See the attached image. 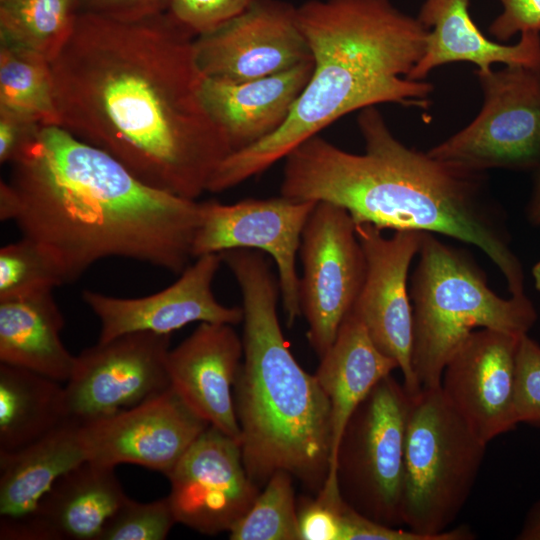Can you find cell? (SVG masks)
Returning <instances> with one entry per match:
<instances>
[{"label":"cell","instance_id":"17","mask_svg":"<svg viewBox=\"0 0 540 540\" xmlns=\"http://www.w3.org/2000/svg\"><path fill=\"white\" fill-rule=\"evenodd\" d=\"M520 338L494 329L474 330L442 373L440 387L445 398L487 444L519 424L514 386Z\"/></svg>","mask_w":540,"mask_h":540},{"label":"cell","instance_id":"39","mask_svg":"<svg viewBox=\"0 0 540 540\" xmlns=\"http://www.w3.org/2000/svg\"><path fill=\"white\" fill-rule=\"evenodd\" d=\"M527 218L531 224L540 226V164L536 168L534 185L527 206Z\"/></svg>","mask_w":540,"mask_h":540},{"label":"cell","instance_id":"40","mask_svg":"<svg viewBox=\"0 0 540 540\" xmlns=\"http://www.w3.org/2000/svg\"><path fill=\"white\" fill-rule=\"evenodd\" d=\"M532 275L535 283V288L540 292V261L534 265L532 269Z\"/></svg>","mask_w":540,"mask_h":540},{"label":"cell","instance_id":"16","mask_svg":"<svg viewBox=\"0 0 540 540\" xmlns=\"http://www.w3.org/2000/svg\"><path fill=\"white\" fill-rule=\"evenodd\" d=\"M209 423L170 386L145 401L80 424L87 461L135 464L166 476Z\"/></svg>","mask_w":540,"mask_h":540},{"label":"cell","instance_id":"30","mask_svg":"<svg viewBox=\"0 0 540 540\" xmlns=\"http://www.w3.org/2000/svg\"><path fill=\"white\" fill-rule=\"evenodd\" d=\"M64 282L42 248L30 239L0 249V301L52 292Z\"/></svg>","mask_w":540,"mask_h":540},{"label":"cell","instance_id":"11","mask_svg":"<svg viewBox=\"0 0 540 540\" xmlns=\"http://www.w3.org/2000/svg\"><path fill=\"white\" fill-rule=\"evenodd\" d=\"M316 201L281 197L244 199L234 204L200 202V221L192 257L231 249L269 254L277 267L282 305L288 326L301 315L300 278L296 269L301 236Z\"/></svg>","mask_w":540,"mask_h":540},{"label":"cell","instance_id":"38","mask_svg":"<svg viewBox=\"0 0 540 540\" xmlns=\"http://www.w3.org/2000/svg\"><path fill=\"white\" fill-rule=\"evenodd\" d=\"M516 539L540 540V498L528 509Z\"/></svg>","mask_w":540,"mask_h":540},{"label":"cell","instance_id":"31","mask_svg":"<svg viewBox=\"0 0 540 540\" xmlns=\"http://www.w3.org/2000/svg\"><path fill=\"white\" fill-rule=\"evenodd\" d=\"M175 523L168 497L147 503L127 497L105 524L99 540H164Z\"/></svg>","mask_w":540,"mask_h":540},{"label":"cell","instance_id":"29","mask_svg":"<svg viewBox=\"0 0 540 540\" xmlns=\"http://www.w3.org/2000/svg\"><path fill=\"white\" fill-rule=\"evenodd\" d=\"M293 476L271 475L248 512L228 531L231 540H300Z\"/></svg>","mask_w":540,"mask_h":540},{"label":"cell","instance_id":"37","mask_svg":"<svg viewBox=\"0 0 540 540\" xmlns=\"http://www.w3.org/2000/svg\"><path fill=\"white\" fill-rule=\"evenodd\" d=\"M40 125L0 109V162L12 163Z\"/></svg>","mask_w":540,"mask_h":540},{"label":"cell","instance_id":"10","mask_svg":"<svg viewBox=\"0 0 540 540\" xmlns=\"http://www.w3.org/2000/svg\"><path fill=\"white\" fill-rule=\"evenodd\" d=\"M299 254L301 315L308 324V341L321 357L352 310L366 274L364 252L348 211L316 202L302 232Z\"/></svg>","mask_w":540,"mask_h":540},{"label":"cell","instance_id":"18","mask_svg":"<svg viewBox=\"0 0 540 540\" xmlns=\"http://www.w3.org/2000/svg\"><path fill=\"white\" fill-rule=\"evenodd\" d=\"M169 287L139 298L85 290L83 301L100 321L98 342L133 332L170 334L192 322L243 321L242 307H228L214 296L212 283L223 263L220 253L195 258Z\"/></svg>","mask_w":540,"mask_h":540},{"label":"cell","instance_id":"28","mask_svg":"<svg viewBox=\"0 0 540 540\" xmlns=\"http://www.w3.org/2000/svg\"><path fill=\"white\" fill-rule=\"evenodd\" d=\"M78 0H0V36L50 63L70 38Z\"/></svg>","mask_w":540,"mask_h":540},{"label":"cell","instance_id":"27","mask_svg":"<svg viewBox=\"0 0 540 540\" xmlns=\"http://www.w3.org/2000/svg\"><path fill=\"white\" fill-rule=\"evenodd\" d=\"M0 109L40 126H60L51 63L1 36Z\"/></svg>","mask_w":540,"mask_h":540},{"label":"cell","instance_id":"6","mask_svg":"<svg viewBox=\"0 0 540 540\" xmlns=\"http://www.w3.org/2000/svg\"><path fill=\"white\" fill-rule=\"evenodd\" d=\"M411 278L412 365L421 388L440 386L451 355L474 330L528 334L537 312L524 294L503 298L464 251L424 232Z\"/></svg>","mask_w":540,"mask_h":540},{"label":"cell","instance_id":"9","mask_svg":"<svg viewBox=\"0 0 540 540\" xmlns=\"http://www.w3.org/2000/svg\"><path fill=\"white\" fill-rule=\"evenodd\" d=\"M483 93L477 116L428 150L435 159L470 171L527 170L540 164V70L505 66L474 70Z\"/></svg>","mask_w":540,"mask_h":540},{"label":"cell","instance_id":"4","mask_svg":"<svg viewBox=\"0 0 540 540\" xmlns=\"http://www.w3.org/2000/svg\"><path fill=\"white\" fill-rule=\"evenodd\" d=\"M313 60L308 83L284 124L229 154L207 191L230 189L269 169L348 113L382 103L428 109L433 85L408 79L428 29L389 0H310L297 7Z\"/></svg>","mask_w":540,"mask_h":540},{"label":"cell","instance_id":"3","mask_svg":"<svg viewBox=\"0 0 540 540\" xmlns=\"http://www.w3.org/2000/svg\"><path fill=\"white\" fill-rule=\"evenodd\" d=\"M357 124L363 154L313 136L285 157L281 195L333 203L355 224L436 233L473 245L499 269L511 295H524L523 268L485 172L407 147L376 106L360 110Z\"/></svg>","mask_w":540,"mask_h":540},{"label":"cell","instance_id":"14","mask_svg":"<svg viewBox=\"0 0 540 540\" xmlns=\"http://www.w3.org/2000/svg\"><path fill=\"white\" fill-rule=\"evenodd\" d=\"M167 477L176 522L205 535L228 532L261 491L247 474L240 443L212 425Z\"/></svg>","mask_w":540,"mask_h":540},{"label":"cell","instance_id":"20","mask_svg":"<svg viewBox=\"0 0 540 540\" xmlns=\"http://www.w3.org/2000/svg\"><path fill=\"white\" fill-rule=\"evenodd\" d=\"M313 60L256 79L230 81L204 77V106L226 136L232 152L278 130L309 81Z\"/></svg>","mask_w":540,"mask_h":540},{"label":"cell","instance_id":"19","mask_svg":"<svg viewBox=\"0 0 540 540\" xmlns=\"http://www.w3.org/2000/svg\"><path fill=\"white\" fill-rule=\"evenodd\" d=\"M243 344L226 323L201 322L167 356L170 386L198 416L240 443L234 384Z\"/></svg>","mask_w":540,"mask_h":540},{"label":"cell","instance_id":"34","mask_svg":"<svg viewBox=\"0 0 540 540\" xmlns=\"http://www.w3.org/2000/svg\"><path fill=\"white\" fill-rule=\"evenodd\" d=\"M340 540H428L410 529L375 522L350 507L344 499L339 506Z\"/></svg>","mask_w":540,"mask_h":540},{"label":"cell","instance_id":"12","mask_svg":"<svg viewBox=\"0 0 540 540\" xmlns=\"http://www.w3.org/2000/svg\"><path fill=\"white\" fill-rule=\"evenodd\" d=\"M170 336L133 332L84 349L64 386L69 421H93L169 388Z\"/></svg>","mask_w":540,"mask_h":540},{"label":"cell","instance_id":"25","mask_svg":"<svg viewBox=\"0 0 540 540\" xmlns=\"http://www.w3.org/2000/svg\"><path fill=\"white\" fill-rule=\"evenodd\" d=\"M86 460L80 424L73 421L20 451L0 454L1 519L34 512L53 484Z\"/></svg>","mask_w":540,"mask_h":540},{"label":"cell","instance_id":"24","mask_svg":"<svg viewBox=\"0 0 540 540\" xmlns=\"http://www.w3.org/2000/svg\"><path fill=\"white\" fill-rule=\"evenodd\" d=\"M64 317L52 292L0 301V362L67 382L75 357L60 333Z\"/></svg>","mask_w":540,"mask_h":540},{"label":"cell","instance_id":"15","mask_svg":"<svg viewBox=\"0 0 540 540\" xmlns=\"http://www.w3.org/2000/svg\"><path fill=\"white\" fill-rule=\"evenodd\" d=\"M197 65L204 77L246 81L312 60L297 7L279 0H255L247 9L195 36Z\"/></svg>","mask_w":540,"mask_h":540},{"label":"cell","instance_id":"33","mask_svg":"<svg viewBox=\"0 0 540 540\" xmlns=\"http://www.w3.org/2000/svg\"><path fill=\"white\" fill-rule=\"evenodd\" d=\"M255 0H170L168 14L194 36L207 33L247 9Z\"/></svg>","mask_w":540,"mask_h":540},{"label":"cell","instance_id":"23","mask_svg":"<svg viewBox=\"0 0 540 540\" xmlns=\"http://www.w3.org/2000/svg\"><path fill=\"white\" fill-rule=\"evenodd\" d=\"M395 369H398L397 362L376 347L364 324L350 311L334 342L320 357L314 374L330 404L327 477L337 476V452L351 415L375 385Z\"/></svg>","mask_w":540,"mask_h":540},{"label":"cell","instance_id":"22","mask_svg":"<svg viewBox=\"0 0 540 540\" xmlns=\"http://www.w3.org/2000/svg\"><path fill=\"white\" fill-rule=\"evenodd\" d=\"M126 498L114 467L86 460L63 474L34 512L19 518L29 540H99Z\"/></svg>","mask_w":540,"mask_h":540},{"label":"cell","instance_id":"36","mask_svg":"<svg viewBox=\"0 0 540 540\" xmlns=\"http://www.w3.org/2000/svg\"><path fill=\"white\" fill-rule=\"evenodd\" d=\"M170 0H78V11L120 21H138L168 11Z\"/></svg>","mask_w":540,"mask_h":540},{"label":"cell","instance_id":"32","mask_svg":"<svg viewBox=\"0 0 540 540\" xmlns=\"http://www.w3.org/2000/svg\"><path fill=\"white\" fill-rule=\"evenodd\" d=\"M514 407L518 423L540 428V345L521 336L515 369Z\"/></svg>","mask_w":540,"mask_h":540},{"label":"cell","instance_id":"21","mask_svg":"<svg viewBox=\"0 0 540 540\" xmlns=\"http://www.w3.org/2000/svg\"><path fill=\"white\" fill-rule=\"evenodd\" d=\"M471 0H425L417 16L428 29L423 56L408 79L423 81L435 68L469 62L487 71L496 63L540 70V32L527 31L516 44L489 39L473 21Z\"/></svg>","mask_w":540,"mask_h":540},{"label":"cell","instance_id":"2","mask_svg":"<svg viewBox=\"0 0 540 540\" xmlns=\"http://www.w3.org/2000/svg\"><path fill=\"white\" fill-rule=\"evenodd\" d=\"M0 182V219L39 245L64 284L120 257L181 274L200 202L154 188L59 125L40 126Z\"/></svg>","mask_w":540,"mask_h":540},{"label":"cell","instance_id":"35","mask_svg":"<svg viewBox=\"0 0 540 540\" xmlns=\"http://www.w3.org/2000/svg\"><path fill=\"white\" fill-rule=\"evenodd\" d=\"M501 13L488 31L499 42H507L517 33L540 32V0H498Z\"/></svg>","mask_w":540,"mask_h":540},{"label":"cell","instance_id":"13","mask_svg":"<svg viewBox=\"0 0 540 540\" xmlns=\"http://www.w3.org/2000/svg\"><path fill=\"white\" fill-rule=\"evenodd\" d=\"M366 274L351 310L364 324L376 347L395 360L410 395L421 391L412 365L413 311L407 291L410 264L418 254L424 232L394 231L385 237L369 223L356 224Z\"/></svg>","mask_w":540,"mask_h":540},{"label":"cell","instance_id":"7","mask_svg":"<svg viewBox=\"0 0 540 540\" xmlns=\"http://www.w3.org/2000/svg\"><path fill=\"white\" fill-rule=\"evenodd\" d=\"M479 438L441 387L411 395L401 501L403 525L428 540H470L467 526L450 529L465 506L485 457Z\"/></svg>","mask_w":540,"mask_h":540},{"label":"cell","instance_id":"1","mask_svg":"<svg viewBox=\"0 0 540 540\" xmlns=\"http://www.w3.org/2000/svg\"><path fill=\"white\" fill-rule=\"evenodd\" d=\"M194 38L168 12L120 21L78 11L51 62L62 128L190 200L232 153L202 101Z\"/></svg>","mask_w":540,"mask_h":540},{"label":"cell","instance_id":"26","mask_svg":"<svg viewBox=\"0 0 540 540\" xmlns=\"http://www.w3.org/2000/svg\"><path fill=\"white\" fill-rule=\"evenodd\" d=\"M68 421L60 382L0 364V454L20 451Z\"/></svg>","mask_w":540,"mask_h":540},{"label":"cell","instance_id":"8","mask_svg":"<svg viewBox=\"0 0 540 540\" xmlns=\"http://www.w3.org/2000/svg\"><path fill=\"white\" fill-rule=\"evenodd\" d=\"M411 395L391 374L379 381L351 415L336 458L344 501L365 517L403 525L404 449Z\"/></svg>","mask_w":540,"mask_h":540},{"label":"cell","instance_id":"5","mask_svg":"<svg viewBox=\"0 0 540 540\" xmlns=\"http://www.w3.org/2000/svg\"><path fill=\"white\" fill-rule=\"evenodd\" d=\"M220 254L242 296L244 361L233 393L247 474L262 489L273 473L284 470L318 492L329 468L328 398L284 338L277 312L279 281L264 252Z\"/></svg>","mask_w":540,"mask_h":540}]
</instances>
